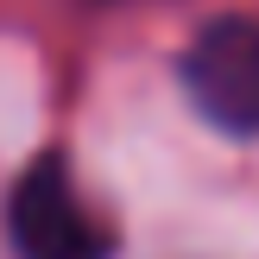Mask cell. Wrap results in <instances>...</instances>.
<instances>
[{
	"instance_id": "obj_1",
	"label": "cell",
	"mask_w": 259,
	"mask_h": 259,
	"mask_svg": "<svg viewBox=\"0 0 259 259\" xmlns=\"http://www.w3.org/2000/svg\"><path fill=\"white\" fill-rule=\"evenodd\" d=\"M7 234L19 259H108L114 253V234L82 202V190L57 152H45L19 171V184L7 196Z\"/></svg>"
},
{
	"instance_id": "obj_2",
	"label": "cell",
	"mask_w": 259,
	"mask_h": 259,
	"mask_svg": "<svg viewBox=\"0 0 259 259\" xmlns=\"http://www.w3.org/2000/svg\"><path fill=\"white\" fill-rule=\"evenodd\" d=\"M184 89L222 133L259 139V19H209L184 51Z\"/></svg>"
}]
</instances>
